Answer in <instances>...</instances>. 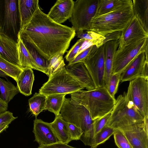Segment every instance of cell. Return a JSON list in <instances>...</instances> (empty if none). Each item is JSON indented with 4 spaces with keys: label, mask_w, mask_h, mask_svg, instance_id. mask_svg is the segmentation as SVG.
I'll use <instances>...</instances> for the list:
<instances>
[{
    "label": "cell",
    "mask_w": 148,
    "mask_h": 148,
    "mask_svg": "<svg viewBox=\"0 0 148 148\" xmlns=\"http://www.w3.org/2000/svg\"><path fill=\"white\" fill-rule=\"evenodd\" d=\"M84 88L66 71L64 67L49 78L39 89V93L46 97L56 94H71Z\"/></svg>",
    "instance_id": "cell-6"
},
{
    "label": "cell",
    "mask_w": 148,
    "mask_h": 148,
    "mask_svg": "<svg viewBox=\"0 0 148 148\" xmlns=\"http://www.w3.org/2000/svg\"><path fill=\"white\" fill-rule=\"evenodd\" d=\"M47 97L39 93H35L28 100L31 112L36 117L39 114L45 110Z\"/></svg>",
    "instance_id": "cell-27"
},
{
    "label": "cell",
    "mask_w": 148,
    "mask_h": 148,
    "mask_svg": "<svg viewBox=\"0 0 148 148\" xmlns=\"http://www.w3.org/2000/svg\"><path fill=\"white\" fill-rule=\"evenodd\" d=\"M38 148H76L68 145L67 144L58 142L53 144L39 146Z\"/></svg>",
    "instance_id": "cell-41"
},
{
    "label": "cell",
    "mask_w": 148,
    "mask_h": 148,
    "mask_svg": "<svg viewBox=\"0 0 148 148\" xmlns=\"http://www.w3.org/2000/svg\"><path fill=\"white\" fill-rule=\"evenodd\" d=\"M113 135L115 143L118 148H132L122 132L118 129H115Z\"/></svg>",
    "instance_id": "cell-35"
},
{
    "label": "cell",
    "mask_w": 148,
    "mask_h": 148,
    "mask_svg": "<svg viewBox=\"0 0 148 148\" xmlns=\"http://www.w3.org/2000/svg\"><path fill=\"white\" fill-rule=\"evenodd\" d=\"M134 16L132 0H125L123 3L110 12L93 18L90 31L103 36L122 32Z\"/></svg>",
    "instance_id": "cell-3"
},
{
    "label": "cell",
    "mask_w": 148,
    "mask_h": 148,
    "mask_svg": "<svg viewBox=\"0 0 148 148\" xmlns=\"http://www.w3.org/2000/svg\"><path fill=\"white\" fill-rule=\"evenodd\" d=\"M23 42L28 51L34 58L38 71H41L48 76V68L49 60L45 59L40 55L29 44Z\"/></svg>",
    "instance_id": "cell-28"
},
{
    "label": "cell",
    "mask_w": 148,
    "mask_h": 148,
    "mask_svg": "<svg viewBox=\"0 0 148 148\" xmlns=\"http://www.w3.org/2000/svg\"><path fill=\"white\" fill-rule=\"evenodd\" d=\"M63 56L61 54H58L53 56L49 60V64L48 68V76L49 78L65 67V64Z\"/></svg>",
    "instance_id": "cell-33"
},
{
    "label": "cell",
    "mask_w": 148,
    "mask_h": 148,
    "mask_svg": "<svg viewBox=\"0 0 148 148\" xmlns=\"http://www.w3.org/2000/svg\"><path fill=\"white\" fill-rule=\"evenodd\" d=\"M97 48L95 45L90 46L76 56L72 61L69 62L68 64H72L80 62H83L90 54L94 52Z\"/></svg>",
    "instance_id": "cell-36"
},
{
    "label": "cell",
    "mask_w": 148,
    "mask_h": 148,
    "mask_svg": "<svg viewBox=\"0 0 148 148\" xmlns=\"http://www.w3.org/2000/svg\"><path fill=\"white\" fill-rule=\"evenodd\" d=\"M33 132L35 141L39 146L47 145L60 142L52 127L51 123L36 118L34 121Z\"/></svg>",
    "instance_id": "cell-13"
},
{
    "label": "cell",
    "mask_w": 148,
    "mask_h": 148,
    "mask_svg": "<svg viewBox=\"0 0 148 148\" xmlns=\"http://www.w3.org/2000/svg\"><path fill=\"white\" fill-rule=\"evenodd\" d=\"M85 41V40L83 39H80L77 41L65 56V58L67 61L71 62L74 59Z\"/></svg>",
    "instance_id": "cell-37"
},
{
    "label": "cell",
    "mask_w": 148,
    "mask_h": 148,
    "mask_svg": "<svg viewBox=\"0 0 148 148\" xmlns=\"http://www.w3.org/2000/svg\"><path fill=\"white\" fill-rule=\"evenodd\" d=\"M66 95L56 94L47 96L45 110L53 113L56 116L60 115Z\"/></svg>",
    "instance_id": "cell-25"
},
{
    "label": "cell",
    "mask_w": 148,
    "mask_h": 148,
    "mask_svg": "<svg viewBox=\"0 0 148 148\" xmlns=\"http://www.w3.org/2000/svg\"><path fill=\"white\" fill-rule=\"evenodd\" d=\"M99 0H77L75 2L70 21L76 33L90 31L91 21L95 16Z\"/></svg>",
    "instance_id": "cell-8"
},
{
    "label": "cell",
    "mask_w": 148,
    "mask_h": 148,
    "mask_svg": "<svg viewBox=\"0 0 148 148\" xmlns=\"http://www.w3.org/2000/svg\"><path fill=\"white\" fill-rule=\"evenodd\" d=\"M0 32L17 42L20 29L18 0H0Z\"/></svg>",
    "instance_id": "cell-7"
},
{
    "label": "cell",
    "mask_w": 148,
    "mask_h": 148,
    "mask_svg": "<svg viewBox=\"0 0 148 148\" xmlns=\"http://www.w3.org/2000/svg\"><path fill=\"white\" fill-rule=\"evenodd\" d=\"M144 130L148 134V116L144 117Z\"/></svg>",
    "instance_id": "cell-44"
},
{
    "label": "cell",
    "mask_w": 148,
    "mask_h": 148,
    "mask_svg": "<svg viewBox=\"0 0 148 148\" xmlns=\"http://www.w3.org/2000/svg\"><path fill=\"white\" fill-rule=\"evenodd\" d=\"M0 98L8 103L19 92L17 86L11 82L0 78Z\"/></svg>",
    "instance_id": "cell-26"
},
{
    "label": "cell",
    "mask_w": 148,
    "mask_h": 148,
    "mask_svg": "<svg viewBox=\"0 0 148 148\" xmlns=\"http://www.w3.org/2000/svg\"><path fill=\"white\" fill-rule=\"evenodd\" d=\"M121 32H117L109 34L105 36V39L104 40L103 45L108 41L111 40H117L120 38Z\"/></svg>",
    "instance_id": "cell-42"
},
{
    "label": "cell",
    "mask_w": 148,
    "mask_h": 148,
    "mask_svg": "<svg viewBox=\"0 0 148 148\" xmlns=\"http://www.w3.org/2000/svg\"><path fill=\"white\" fill-rule=\"evenodd\" d=\"M119 40L107 42L103 45L104 48V86L106 88L112 74L114 55L117 49Z\"/></svg>",
    "instance_id": "cell-18"
},
{
    "label": "cell",
    "mask_w": 148,
    "mask_h": 148,
    "mask_svg": "<svg viewBox=\"0 0 148 148\" xmlns=\"http://www.w3.org/2000/svg\"><path fill=\"white\" fill-rule=\"evenodd\" d=\"M0 70L6 73L8 76L13 78L16 82L23 71L20 67L5 60L0 56Z\"/></svg>",
    "instance_id": "cell-30"
},
{
    "label": "cell",
    "mask_w": 148,
    "mask_h": 148,
    "mask_svg": "<svg viewBox=\"0 0 148 148\" xmlns=\"http://www.w3.org/2000/svg\"><path fill=\"white\" fill-rule=\"evenodd\" d=\"M122 132L132 148H148V134L145 131L144 128Z\"/></svg>",
    "instance_id": "cell-20"
},
{
    "label": "cell",
    "mask_w": 148,
    "mask_h": 148,
    "mask_svg": "<svg viewBox=\"0 0 148 148\" xmlns=\"http://www.w3.org/2000/svg\"><path fill=\"white\" fill-rule=\"evenodd\" d=\"M10 123H7L0 126V134L5 130L9 127Z\"/></svg>",
    "instance_id": "cell-45"
},
{
    "label": "cell",
    "mask_w": 148,
    "mask_h": 148,
    "mask_svg": "<svg viewBox=\"0 0 148 148\" xmlns=\"http://www.w3.org/2000/svg\"><path fill=\"white\" fill-rule=\"evenodd\" d=\"M19 34L23 42L49 60L58 54L63 55L76 33L72 27L53 21L39 8Z\"/></svg>",
    "instance_id": "cell-1"
},
{
    "label": "cell",
    "mask_w": 148,
    "mask_h": 148,
    "mask_svg": "<svg viewBox=\"0 0 148 148\" xmlns=\"http://www.w3.org/2000/svg\"><path fill=\"white\" fill-rule=\"evenodd\" d=\"M60 112V115L66 121L81 129L83 133L80 140L85 145L91 147L95 135L94 120L88 110L71 98H65Z\"/></svg>",
    "instance_id": "cell-5"
},
{
    "label": "cell",
    "mask_w": 148,
    "mask_h": 148,
    "mask_svg": "<svg viewBox=\"0 0 148 148\" xmlns=\"http://www.w3.org/2000/svg\"><path fill=\"white\" fill-rule=\"evenodd\" d=\"M51 124L54 133L60 142L68 144L71 141L68 123L60 115L56 116L54 120Z\"/></svg>",
    "instance_id": "cell-23"
},
{
    "label": "cell",
    "mask_w": 148,
    "mask_h": 148,
    "mask_svg": "<svg viewBox=\"0 0 148 148\" xmlns=\"http://www.w3.org/2000/svg\"><path fill=\"white\" fill-rule=\"evenodd\" d=\"M86 32L84 33V32H81L76 34L78 38L90 42L92 45L96 46L97 48L103 45L105 36L91 31H86Z\"/></svg>",
    "instance_id": "cell-32"
},
{
    "label": "cell",
    "mask_w": 148,
    "mask_h": 148,
    "mask_svg": "<svg viewBox=\"0 0 148 148\" xmlns=\"http://www.w3.org/2000/svg\"><path fill=\"white\" fill-rule=\"evenodd\" d=\"M132 1L134 16L148 33V0Z\"/></svg>",
    "instance_id": "cell-24"
},
{
    "label": "cell",
    "mask_w": 148,
    "mask_h": 148,
    "mask_svg": "<svg viewBox=\"0 0 148 148\" xmlns=\"http://www.w3.org/2000/svg\"><path fill=\"white\" fill-rule=\"evenodd\" d=\"M38 0H18L20 29L26 25L39 8Z\"/></svg>",
    "instance_id": "cell-19"
},
{
    "label": "cell",
    "mask_w": 148,
    "mask_h": 148,
    "mask_svg": "<svg viewBox=\"0 0 148 148\" xmlns=\"http://www.w3.org/2000/svg\"><path fill=\"white\" fill-rule=\"evenodd\" d=\"M121 73H119L112 74L106 87L108 92L114 98H115V95L117 91Z\"/></svg>",
    "instance_id": "cell-34"
},
{
    "label": "cell",
    "mask_w": 148,
    "mask_h": 148,
    "mask_svg": "<svg viewBox=\"0 0 148 148\" xmlns=\"http://www.w3.org/2000/svg\"><path fill=\"white\" fill-rule=\"evenodd\" d=\"M148 60L146 59L144 52L138 55L127 66L121 74L120 82L131 81L141 77L144 67Z\"/></svg>",
    "instance_id": "cell-16"
},
{
    "label": "cell",
    "mask_w": 148,
    "mask_h": 148,
    "mask_svg": "<svg viewBox=\"0 0 148 148\" xmlns=\"http://www.w3.org/2000/svg\"><path fill=\"white\" fill-rule=\"evenodd\" d=\"M8 103L0 98V114L7 111Z\"/></svg>",
    "instance_id": "cell-43"
},
{
    "label": "cell",
    "mask_w": 148,
    "mask_h": 148,
    "mask_svg": "<svg viewBox=\"0 0 148 148\" xmlns=\"http://www.w3.org/2000/svg\"><path fill=\"white\" fill-rule=\"evenodd\" d=\"M147 50L148 38L140 40L122 48H118L114 55L112 74L122 73L138 55L142 53H145Z\"/></svg>",
    "instance_id": "cell-9"
},
{
    "label": "cell",
    "mask_w": 148,
    "mask_h": 148,
    "mask_svg": "<svg viewBox=\"0 0 148 148\" xmlns=\"http://www.w3.org/2000/svg\"></svg>",
    "instance_id": "cell-48"
},
{
    "label": "cell",
    "mask_w": 148,
    "mask_h": 148,
    "mask_svg": "<svg viewBox=\"0 0 148 148\" xmlns=\"http://www.w3.org/2000/svg\"><path fill=\"white\" fill-rule=\"evenodd\" d=\"M0 56L8 62L20 67L17 42L0 32Z\"/></svg>",
    "instance_id": "cell-17"
},
{
    "label": "cell",
    "mask_w": 148,
    "mask_h": 148,
    "mask_svg": "<svg viewBox=\"0 0 148 148\" xmlns=\"http://www.w3.org/2000/svg\"><path fill=\"white\" fill-rule=\"evenodd\" d=\"M125 1V0H99L95 16L102 15L110 12L115 8L123 3Z\"/></svg>",
    "instance_id": "cell-29"
},
{
    "label": "cell",
    "mask_w": 148,
    "mask_h": 148,
    "mask_svg": "<svg viewBox=\"0 0 148 148\" xmlns=\"http://www.w3.org/2000/svg\"><path fill=\"white\" fill-rule=\"evenodd\" d=\"M115 130L111 127L105 126L95 135L91 148H97L99 145L105 143L113 134Z\"/></svg>",
    "instance_id": "cell-31"
},
{
    "label": "cell",
    "mask_w": 148,
    "mask_h": 148,
    "mask_svg": "<svg viewBox=\"0 0 148 148\" xmlns=\"http://www.w3.org/2000/svg\"><path fill=\"white\" fill-rule=\"evenodd\" d=\"M145 38H148V33L134 16L121 32L118 48H122Z\"/></svg>",
    "instance_id": "cell-12"
},
{
    "label": "cell",
    "mask_w": 148,
    "mask_h": 148,
    "mask_svg": "<svg viewBox=\"0 0 148 148\" xmlns=\"http://www.w3.org/2000/svg\"><path fill=\"white\" fill-rule=\"evenodd\" d=\"M8 75L3 71L0 70V77H6Z\"/></svg>",
    "instance_id": "cell-46"
},
{
    "label": "cell",
    "mask_w": 148,
    "mask_h": 148,
    "mask_svg": "<svg viewBox=\"0 0 148 148\" xmlns=\"http://www.w3.org/2000/svg\"><path fill=\"white\" fill-rule=\"evenodd\" d=\"M104 56L103 45L83 62L89 72L96 88L104 86Z\"/></svg>",
    "instance_id": "cell-11"
},
{
    "label": "cell",
    "mask_w": 148,
    "mask_h": 148,
    "mask_svg": "<svg viewBox=\"0 0 148 148\" xmlns=\"http://www.w3.org/2000/svg\"><path fill=\"white\" fill-rule=\"evenodd\" d=\"M65 67L66 71L87 90L96 88L91 76L84 63L80 62L68 64Z\"/></svg>",
    "instance_id": "cell-15"
},
{
    "label": "cell",
    "mask_w": 148,
    "mask_h": 148,
    "mask_svg": "<svg viewBox=\"0 0 148 148\" xmlns=\"http://www.w3.org/2000/svg\"><path fill=\"white\" fill-rule=\"evenodd\" d=\"M74 3L72 0H58L47 15L55 23L61 24L71 17Z\"/></svg>",
    "instance_id": "cell-14"
},
{
    "label": "cell",
    "mask_w": 148,
    "mask_h": 148,
    "mask_svg": "<svg viewBox=\"0 0 148 148\" xmlns=\"http://www.w3.org/2000/svg\"><path fill=\"white\" fill-rule=\"evenodd\" d=\"M16 81L19 92L28 96L32 94V90L34 81V75L32 69H24Z\"/></svg>",
    "instance_id": "cell-21"
},
{
    "label": "cell",
    "mask_w": 148,
    "mask_h": 148,
    "mask_svg": "<svg viewBox=\"0 0 148 148\" xmlns=\"http://www.w3.org/2000/svg\"><path fill=\"white\" fill-rule=\"evenodd\" d=\"M17 118L14 117L13 113L9 111L2 113L0 114V126L7 123H10Z\"/></svg>",
    "instance_id": "cell-40"
},
{
    "label": "cell",
    "mask_w": 148,
    "mask_h": 148,
    "mask_svg": "<svg viewBox=\"0 0 148 148\" xmlns=\"http://www.w3.org/2000/svg\"><path fill=\"white\" fill-rule=\"evenodd\" d=\"M71 95L72 100L88 110L93 120L111 113L116 101L105 86L90 90H79Z\"/></svg>",
    "instance_id": "cell-4"
},
{
    "label": "cell",
    "mask_w": 148,
    "mask_h": 148,
    "mask_svg": "<svg viewBox=\"0 0 148 148\" xmlns=\"http://www.w3.org/2000/svg\"></svg>",
    "instance_id": "cell-47"
},
{
    "label": "cell",
    "mask_w": 148,
    "mask_h": 148,
    "mask_svg": "<svg viewBox=\"0 0 148 148\" xmlns=\"http://www.w3.org/2000/svg\"><path fill=\"white\" fill-rule=\"evenodd\" d=\"M68 123L71 140H80L83 133L82 130L75 125Z\"/></svg>",
    "instance_id": "cell-39"
},
{
    "label": "cell",
    "mask_w": 148,
    "mask_h": 148,
    "mask_svg": "<svg viewBox=\"0 0 148 148\" xmlns=\"http://www.w3.org/2000/svg\"><path fill=\"white\" fill-rule=\"evenodd\" d=\"M17 44L20 67L22 69L29 68L38 70L35 61L21 39L19 33Z\"/></svg>",
    "instance_id": "cell-22"
},
{
    "label": "cell",
    "mask_w": 148,
    "mask_h": 148,
    "mask_svg": "<svg viewBox=\"0 0 148 148\" xmlns=\"http://www.w3.org/2000/svg\"><path fill=\"white\" fill-rule=\"evenodd\" d=\"M144 117L124 92L116 99L106 125L121 131L144 128Z\"/></svg>",
    "instance_id": "cell-2"
},
{
    "label": "cell",
    "mask_w": 148,
    "mask_h": 148,
    "mask_svg": "<svg viewBox=\"0 0 148 148\" xmlns=\"http://www.w3.org/2000/svg\"><path fill=\"white\" fill-rule=\"evenodd\" d=\"M110 115L111 113H110L101 118L94 120L93 126L95 135L106 125Z\"/></svg>",
    "instance_id": "cell-38"
},
{
    "label": "cell",
    "mask_w": 148,
    "mask_h": 148,
    "mask_svg": "<svg viewBox=\"0 0 148 148\" xmlns=\"http://www.w3.org/2000/svg\"><path fill=\"white\" fill-rule=\"evenodd\" d=\"M127 93L144 117L148 116V80L138 77L130 81Z\"/></svg>",
    "instance_id": "cell-10"
}]
</instances>
